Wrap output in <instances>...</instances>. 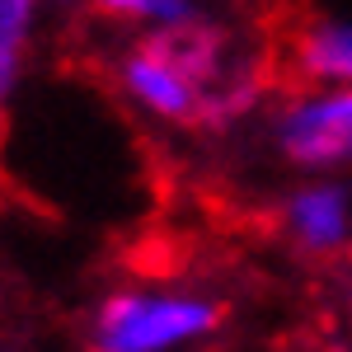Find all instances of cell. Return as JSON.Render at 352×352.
I'll list each match as a JSON object with an SVG mask.
<instances>
[{
	"instance_id": "cell-1",
	"label": "cell",
	"mask_w": 352,
	"mask_h": 352,
	"mask_svg": "<svg viewBox=\"0 0 352 352\" xmlns=\"http://www.w3.org/2000/svg\"><path fill=\"white\" fill-rule=\"evenodd\" d=\"M118 80L136 109L164 122H188L207 113L217 89V38L202 19L169 33H151L141 47L122 56Z\"/></svg>"
},
{
	"instance_id": "cell-3",
	"label": "cell",
	"mask_w": 352,
	"mask_h": 352,
	"mask_svg": "<svg viewBox=\"0 0 352 352\" xmlns=\"http://www.w3.org/2000/svg\"><path fill=\"white\" fill-rule=\"evenodd\" d=\"M272 146L315 179L352 164V85H315L296 94L272 122Z\"/></svg>"
},
{
	"instance_id": "cell-7",
	"label": "cell",
	"mask_w": 352,
	"mask_h": 352,
	"mask_svg": "<svg viewBox=\"0 0 352 352\" xmlns=\"http://www.w3.org/2000/svg\"><path fill=\"white\" fill-rule=\"evenodd\" d=\"M94 5H99L104 14H132V19H141L151 0H94Z\"/></svg>"
},
{
	"instance_id": "cell-2",
	"label": "cell",
	"mask_w": 352,
	"mask_h": 352,
	"mask_svg": "<svg viewBox=\"0 0 352 352\" xmlns=\"http://www.w3.org/2000/svg\"><path fill=\"white\" fill-rule=\"evenodd\" d=\"M221 305L188 287H127L99 300L89 352H184L217 333Z\"/></svg>"
},
{
	"instance_id": "cell-5",
	"label": "cell",
	"mask_w": 352,
	"mask_h": 352,
	"mask_svg": "<svg viewBox=\"0 0 352 352\" xmlns=\"http://www.w3.org/2000/svg\"><path fill=\"white\" fill-rule=\"evenodd\" d=\"M300 71L315 85H352V19H320L296 43Z\"/></svg>"
},
{
	"instance_id": "cell-4",
	"label": "cell",
	"mask_w": 352,
	"mask_h": 352,
	"mask_svg": "<svg viewBox=\"0 0 352 352\" xmlns=\"http://www.w3.org/2000/svg\"><path fill=\"white\" fill-rule=\"evenodd\" d=\"M287 235L305 254H333L352 240V192L338 179H310L287 197Z\"/></svg>"
},
{
	"instance_id": "cell-6",
	"label": "cell",
	"mask_w": 352,
	"mask_h": 352,
	"mask_svg": "<svg viewBox=\"0 0 352 352\" xmlns=\"http://www.w3.org/2000/svg\"><path fill=\"white\" fill-rule=\"evenodd\" d=\"M33 19H38V0H0V94L5 99L19 85V61L28 52Z\"/></svg>"
}]
</instances>
